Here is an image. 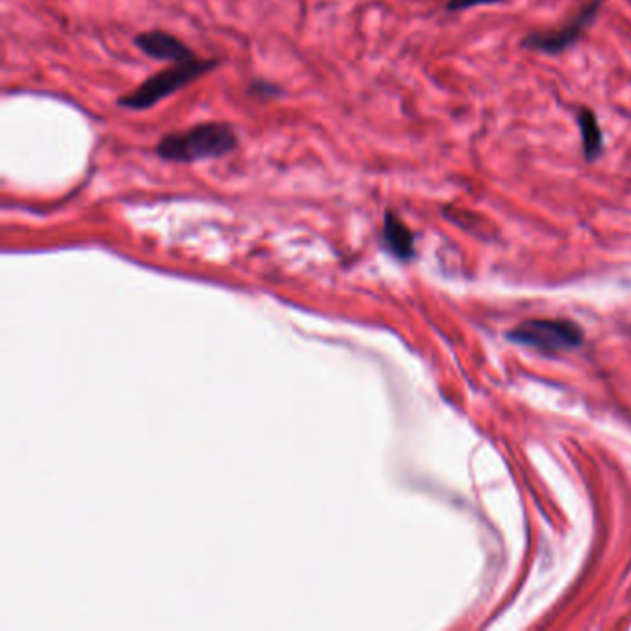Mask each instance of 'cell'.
I'll list each match as a JSON object with an SVG mask.
<instances>
[{"label": "cell", "mask_w": 631, "mask_h": 631, "mask_svg": "<svg viewBox=\"0 0 631 631\" xmlns=\"http://www.w3.org/2000/svg\"><path fill=\"white\" fill-rule=\"evenodd\" d=\"M238 147V135L224 123H202L159 139L156 152L174 163H195L230 154Z\"/></svg>", "instance_id": "cell-1"}, {"label": "cell", "mask_w": 631, "mask_h": 631, "mask_svg": "<svg viewBox=\"0 0 631 631\" xmlns=\"http://www.w3.org/2000/svg\"><path fill=\"white\" fill-rule=\"evenodd\" d=\"M217 61H206L197 58L174 63L173 67L163 69V71L147 78L135 91H132L130 95L121 97L119 104L128 109H147L156 102H159L161 99H167L169 95H173L174 91L197 80L204 73L212 71Z\"/></svg>", "instance_id": "cell-2"}, {"label": "cell", "mask_w": 631, "mask_h": 631, "mask_svg": "<svg viewBox=\"0 0 631 631\" xmlns=\"http://www.w3.org/2000/svg\"><path fill=\"white\" fill-rule=\"evenodd\" d=\"M509 339L521 344L541 350V352H559L579 346L583 334L579 326L570 320H526L515 330H511Z\"/></svg>", "instance_id": "cell-3"}, {"label": "cell", "mask_w": 631, "mask_h": 631, "mask_svg": "<svg viewBox=\"0 0 631 631\" xmlns=\"http://www.w3.org/2000/svg\"><path fill=\"white\" fill-rule=\"evenodd\" d=\"M602 6H603V0H589V3L583 4L581 10L567 22L565 27H561L555 32H533L522 39V46L528 51H535L548 56L567 53L596 20Z\"/></svg>", "instance_id": "cell-4"}, {"label": "cell", "mask_w": 631, "mask_h": 631, "mask_svg": "<svg viewBox=\"0 0 631 631\" xmlns=\"http://www.w3.org/2000/svg\"><path fill=\"white\" fill-rule=\"evenodd\" d=\"M135 44L142 49L147 56L161 61H187L195 58L193 53L187 49V44L182 43L178 37L161 32V30H152V32H143L135 37Z\"/></svg>", "instance_id": "cell-5"}, {"label": "cell", "mask_w": 631, "mask_h": 631, "mask_svg": "<svg viewBox=\"0 0 631 631\" xmlns=\"http://www.w3.org/2000/svg\"><path fill=\"white\" fill-rule=\"evenodd\" d=\"M576 125L579 130L583 159L587 163L598 161L603 154V132L596 113L587 106H581L576 111Z\"/></svg>", "instance_id": "cell-6"}, {"label": "cell", "mask_w": 631, "mask_h": 631, "mask_svg": "<svg viewBox=\"0 0 631 631\" xmlns=\"http://www.w3.org/2000/svg\"><path fill=\"white\" fill-rule=\"evenodd\" d=\"M384 239L399 258L408 260L413 255V233L392 212H389L384 221Z\"/></svg>", "instance_id": "cell-7"}, {"label": "cell", "mask_w": 631, "mask_h": 631, "mask_svg": "<svg viewBox=\"0 0 631 631\" xmlns=\"http://www.w3.org/2000/svg\"><path fill=\"white\" fill-rule=\"evenodd\" d=\"M502 3H506V0H449L447 12H465L478 6H495Z\"/></svg>", "instance_id": "cell-8"}]
</instances>
